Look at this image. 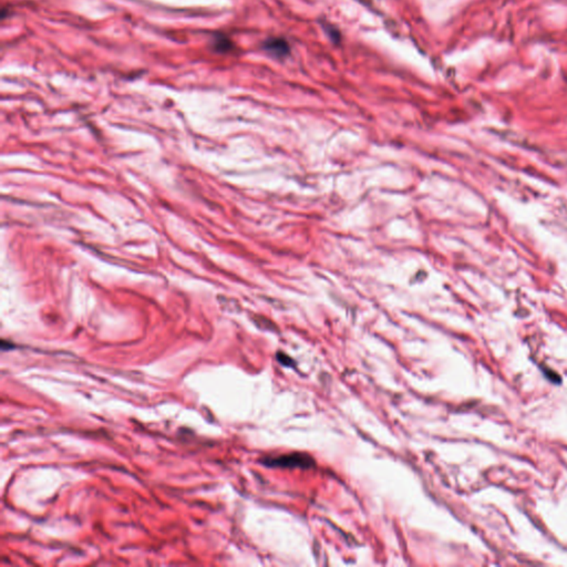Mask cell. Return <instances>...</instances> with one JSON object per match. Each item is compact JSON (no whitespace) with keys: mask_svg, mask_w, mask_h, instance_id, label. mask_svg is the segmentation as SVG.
<instances>
[{"mask_svg":"<svg viewBox=\"0 0 567 567\" xmlns=\"http://www.w3.org/2000/svg\"><path fill=\"white\" fill-rule=\"evenodd\" d=\"M265 464L272 468H302L309 469L314 466V460L305 453H290L284 456L270 457L263 460Z\"/></svg>","mask_w":567,"mask_h":567,"instance_id":"obj_1","label":"cell"},{"mask_svg":"<svg viewBox=\"0 0 567 567\" xmlns=\"http://www.w3.org/2000/svg\"><path fill=\"white\" fill-rule=\"evenodd\" d=\"M264 49L274 57H286L289 54V46L286 41L281 38L268 39L264 44Z\"/></svg>","mask_w":567,"mask_h":567,"instance_id":"obj_2","label":"cell"}]
</instances>
